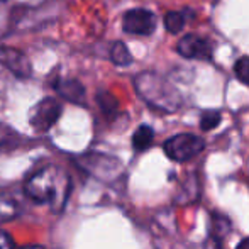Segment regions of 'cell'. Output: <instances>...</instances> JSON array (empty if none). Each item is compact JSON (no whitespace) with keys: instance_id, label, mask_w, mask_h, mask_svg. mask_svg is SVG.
Returning <instances> with one entry per match:
<instances>
[{"instance_id":"44dd1931","label":"cell","mask_w":249,"mask_h":249,"mask_svg":"<svg viewBox=\"0 0 249 249\" xmlns=\"http://www.w3.org/2000/svg\"><path fill=\"white\" fill-rule=\"evenodd\" d=\"M20 249H44L43 246H26V248H20Z\"/></svg>"},{"instance_id":"e0dca14e","label":"cell","mask_w":249,"mask_h":249,"mask_svg":"<svg viewBox=\"0 0 249 249\" xmlns=\"http://www.w3.org/2000/svg\"><path fill=\"white\" fill-rule=\"evenodd\" d=\"M234 73L241 83L249 87V56H241L234 65Z\"/></svg>"},{"instance_id":"5bb4252c","label":"cell","mask_w":249,"mask_h":249,"mask_svg":"<svg viewBox=\"0 0 249 249\" xmlns=\"http://www.w3.org/2000/svg\"><path fill=\"white\" fill-rule=\"evenodd\" d=\"M110 59H112V63L117 65V66H129L132 61H134V58H132L129 48L125 46L122 41H115V43L112 44Z\"/></svg>"},{"instance_id":"ba28073f","label":"cell","mask_w":249,"mask_h":249,"mask_svg":"<svg viewBox=\"0 0 249 249\" xmlns=\"http://www.w3.org/2000/svg\"><path fill=\"white\" fill-rule=\"evenodd\" d=\"M0 65L9 70L12 75H16L19 80H27L33 75V65H31L26 53L5 46V44L0 46Z\"/></svg>"},{"instance_id":"7c38bea8","label":"cell","mask_w":249,"mask_h":249,"mask_svg":"<svg viewBox=\"0 0 249 249\" xmlns=\"http://www.w3.org/2000/svg\"><path fill=\"white\" fill-rule=\"evenodd\" d=\"M20 213V203L12 195L0 194V224H5L9 220L16 219Z\"/></svg>"},{"instance_id":"9a60e30c","label":"cell","mask_w":249,"mask_h":249,"mask_svg":"<svg viewBox=\"0 0 249 249\" xmlns=\"http://www.w3.org/2000/svg\"><path fill=\"white\" fill-rule=\"evenodd\" d=\"M97 100H99V105H100V108H102L104 114H107V115L117 114L119 102L114 95H112V93L104 92V90H102V92H99V95H97Z\"/></svg>"},{"instance_id":"2e32d148","label":"cell","mask_w":249,"mask_h":249,"mask_svg":"<svg viewBox=\"0 0 249 249\" xmlns=\"http://www.w3.org/2000/svg\"><path fill=\"white\" fill-rule=\"evenodd\" d=\"M220 119H222V114L219 110L203 112L202 117H200V129L202 131H212V129H215L220 124Z\"/></svg>"},{"instance_id":"d6986e66","label":"cell","mask_w":249,"mask_h":249,"mask_svg":"<svg viewBox=\"0 0 249 249\" xmlns=\"http://www.w3.org/2000/svg\"><path fill=\"white\" fill-rule=\"evenodd\" d=\"M9 134H10L9 129H5L3 125H0V146L5 144V142L9 141Z\"/></svg>"},{"instance_id":"6da1fadb","label":"cell","mask_w":249,"mask_h":249,"mask_svg":"<svg viewBox=\"0 0 249 249\" xmlns=\"http://www.w3.org/2000/svg\"><path fill=\"white\" fill-rule=\"evenodd\" d=\"M24 192L37 203H50L56 210H61L70 192V178L66 171L51 164L34 171L24 183Z\"/></svg>"},{"instance_id":"ffe728a7","label":"cell","mask_w":249,"mask_h":249,"mask_svg":"<svg viewBox=\"0 0 249 249\" xmlns=\"http://www.w3.org/2000/svg\"><path fill=\"white\" fill-rule=\"evenodd\" d=\"M236 249H249V237H246V239H243L239 244H237Z\"/></svg>"},{"instance_id":"3957f363","label":"cell","mask_w":249,"mask_h":249,"mask_svg":"<svg viewBox=\"0 0 249 249\" xmlns=\"http://www.w3.org/2000/svg\"><path fill=\"white\" fill-rule=\"evenodd\" d=\"M203 148H205V141L190 132L173 136V138L166 139V142L163 144L164 154L177 163H187V161L194 160L202 153Z\"/></svg>"},{"instance_id":"7402d4cb","label":"cell","mask_w":249,"mask_h":249,"mask_svg":"<svg viewBox=\"0 0 249 249\" xmlns=\"http://www.w3.org/2000/svg\"><path fill=\"white\" fill-rule=\"evenodd\" d=\"M0 2H7V0H0Z\"/></svg>"},{"instance_id":"4fadbf2b","label":"cell","mask_w":249,"mask_h":249,"mask_svg":"<svg viewBox=\"0 0 249 249\" xmlns=\"http://www.w3.org/2000/svg\"><path fill=\"white\" fill-rule=\"evenodd\" d=\"M153 139H154V131L149 127V125L142 124L136 129V132L132 134V148L136 151H146L153 144Z\"/></svg>"},{"instance_id":"ac0fdd59","label":"cell","mask_w":249,"mask_h":249,"mask_svg":"<svg viewBox=\"0 0 249 249\" xmlns=\"http://www.w3.org/2000/svg\"><path fill=\"white\" fill-rule=\"evenodd\" d=\"M0 249H16L14 239L3 231H0Z\"/></svg>"},{"instance_id":"8fae6325","label":"cell","mask_w":249,"mask_h":249,"mask_svg":"<svg viewBox=\"0 0 249 249\" xmlns=\"http://www.w3.org/2000/svg\"><path fill=\"white\" fill-rule=\"evenodd\" d=\"M195 14H192L190 10H171L164 16L163 24H164V29L168 31L170 34H178L181 29L185 27V22H187V17H194Z\"/></svg>"},{"instance_id":"52a82bcc","label":"cell","mask_w":249,"mask_h":249,"mask_svg":"<svg viewBox=\"0 0 249 249\" xmlns=\"http://www.w3.org/2000/svg\"><path fill=\"white\" fill-rule=\"evenodd\" d=\"M177 51L187 59L210 61L213 56V44L207 37H200L197 34H187V36L180 37Z\"/></svg>"},{"instance_id":"9c48e42d","label":"cell","mask_w":249,"mask_h":249,"mask_svg":"<svg viewBox=\"0 0 249 249\" xmlns=\"http://www.w3.org/2000/svg\"><path fill=\"white\" fill-rule=\"evenodd\" d=\"M56 92L63 97L65 100L73 102V104H83L85 102V87L82 82L75 78H59L53 83Z\"/></svg>"},{"instance_id":"5b68a950","label":"cell","mask_w":249,"mask_h":249,"mask_svg":"<svg viewBox=\"0 0 249 249\" xmlns=\"http://www.w3.org/2000/svg\"><path fill=\"white\" fill-rule=\"evenodd\" d=\"M76 163L83 168L85 171H89L90 175L97 178H115L121 171V161L115 160L112 156H105V154H97V153H89L83 154L76 160Z\"/></svg>"},{"instance_id":"277c9868","label":"cell","mask_w":249,"mask_h":249,"mask_svg":"<svg viewBox=\"0 0 249 249\" xmlns=\"http://www.w3.org/2000/svg\"><path fill=\"white\" fill-rule=\"evenodd\" d=\"M63 107L56 99L46 97L41 102H37L29 112V124L36 132H46L61 117Z\"/></svg>"},{"instance_id":"8992f818","label":"cell","mask_w":249,"mask_h":249,"mask_svg":"<svg viewBox=\"0 0 249 249\" xmlns=\"http://www.w3.org/2000/svg\"><path fill=\"white\" fill-rule=\"evenodd\" d=\"M122 29L132 36H151L156 31V16L146 9H131L122 17Z\"/></svg>"},{"instance_id":"30bf717a","label":"cell","mask_w":249,"mask_h":249,"mask_svg":"<svg viewBox=\"0 0 249 249\" xmlns=\"http://www.w3.org/2000/svg\"><path fill=\"white\" fill-rule=\"evenodd\" d=\"M231 231V222L227 217L220 213H212V222H210V237L215 241L217 249H222V239Z\"/></svg>"},{"instance_id":"7a4b0ae2","label":"cell","mask_w":249,"mask_h":249,"mask_svg":"<svg viewBox=\"0 0 249 249\" xmlns=\"http://www.w3.org/2000/svg\"><path fill=\"white\" fill-rule=\"evenodd\" d=\"M138 95L153 108L161 112H177L181 107V95L163 75L156 71H142L134 78Z\"/></svg>"}]
</instances>
